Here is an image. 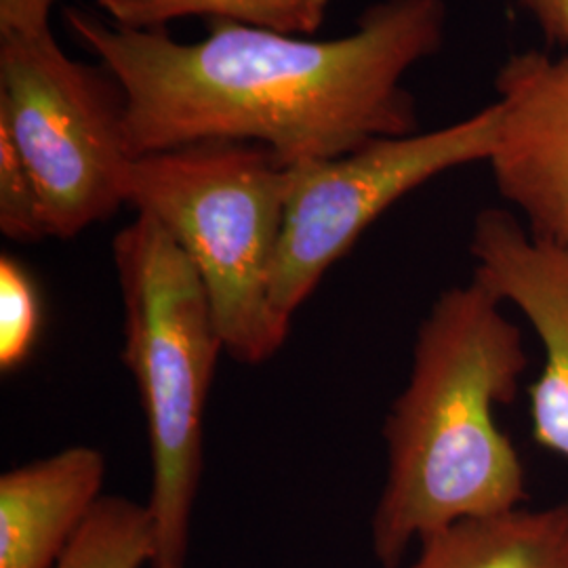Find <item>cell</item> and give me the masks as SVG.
<instances>
[{
	"mask_svg": "<svg viewBox=\"0 0 568 568\" xmlns=\"http://www.w3.org/2000/svg\"><path fill=\"white\" fill-rule=\"evenodd\" d=\"M65 21L121 87L133 159L234 142L300 166L415 133L405 77L443 44L447 4L379 0L331 41L211 21L204 39L182 42L79 9H68Z\"/></svg>",
	"mask_w": 568,
	"mask_h": 568,
	"instance_id": "obj_1",
	"label": "cell"
},
{
	"mask_svg": "<svg viewBox=\"0 0 568 568\" xmlns=\"http://www.w3.org/2000/svg\"><path fill=\"white\" fill-rule=\"evenodd\" d=\"M476 278L447 288L417 328L405 389L384 424L386 485L371 520L384 568L462 520L520 508L525 467L493 408L509 405L528 366L523 331Z\"/></svg>",
	"mask_w": 568,
	"mask_h": 568,
	"instance_id": "obj_2",
	"label": "cell"
},
{
	"mask_svg": "<svg viewBox=\"0 0 568 568\" xmlns=\"http://www.w3.org/2000/svg\"><path fill=\"white\" fill-rule=\"evenodd\" d=\"M112 260L122 300V361L131 371L152 457V568H183L203 476V422L225 352L203 281L148 213L119 230Z\"/></svg>",
	"mask_w": 568,
	"mask_h": 568,
	"instance_id": "obj_3",
	"label": "cell"
},
{
	"mask_svg": "<svg viewBox=\"0 0 568 568\" xmlns=\"http://www.w3.org/2000/svg\"><path fill=\"white\" fill-rule=\"evenodd\" d=\"M288 166L257 143L209 142L133 159L124 203L166 227L196 267L227 356L270 361L288 335L270 288Z\"/></svg>",
	"mask_w": 568,
	"mask_h": 568,
	"instance_id": "obj_4",
	"label": "cell"
},
{
	"mask_svg": "<svg viewBox=\"0 0 568 568\" xmlns=\"http://www.w3.org/2000/svg\"><path fill=\"white\" fill-rule=\"evenodd\" d=\"M0 129L39 185L53 239H74L126 204L133 156L121 87L105 68L72 60L51 28L0 39Z\"/></svg>",
	"mask_w": 568,
	"mask_h": 568,
	"instance_id": "obj_5",
	"label": "cell"
},
{
	"mask_svg": "<svg viewBox=\"0 0 568 568\" xmlns=\"http://www.w3.org/2000/svg\"><path fill=\"white\" fill-rule=\"evenodd\" d=\"M497 131L499 108L490 103L436 131L384 138L331 161L288 166L283 239L270 288L274 314L291 328L295 312L368 225L429 180L488 163Z\"/></svg>",
	"mask_w": 568,
	"mask_h": 568,
	"instance_id": "obj_6",
	"label": "cell"
},
{
	"mask_svg": "<svg viewBox=\"0 0 568 568\" xmlns=\"http://www.w3.org/2000/svg\"><path fill=\"white\" fill-rule=\"evenodd\" d=\"M497 93L499 131L488 159L497 190L535 239L568 248V58L514 55Z\"/></svg>",
	"mask_w": 568,
	"mask_h": 568,
	"instance_id": "obj_7",
	"label": "cell"
},
{
	"mask_svg": "<svg viewBox=\"0 0 568 568\" xmlns=\"http://www.w3.org/2000/svg\"><path fill=\"white\" fill-rule=\"evenodd\" d=\"M474 278L514 304L539 335L544 368L530 386L532 438L568 459V248L527 234L501 209H487L471 232Z\"/></svg>",
	"mask_w": 568,
	"mask_h": 568,
	"instance_id": "obj_8",
	"label": "cell"
},
{
	"mask_svg": "<svg viewBox=\"0 0 568 568\" xmlns=\"http://www.w3.org/2000/svg\"><path fill=\"white\" fill-rule=\"evenodd\" d=\"M105 457L93 447L55 455L0 476V568H55L102 501Z\"/></svg>",
	"mask_w": 568,
	"mask_h": 568,
	"instance_id": "obj_9",
	"label": "cell"
},
{
	"mask_svg": "<svg viewBox=\"0 0 568 568\" xmlns=\"http://www.w3.org/2000/svg\"><path fill=\"white\" fill-rule=\"evenodd\" d=\"M408 568H568V501L443 528Z\"/></svg>",
	"mask_w": 568,
	"mask_h": 568,
	"instance_id": "obj_10",
	"label": "cell"
},
{
	"mask_svg": "<svg viewBox=\"0 0 568 568\" xmlns=\"http://www.w3.org/2000/svg\"><path fill=\"white\" fill-rule=\"evenodd\" d=\"M331 0H98L112 23L131 30H164L171 21H236L295 37H310L326 20Z\"/></svg>",
	"mask_w": 568,
	"mask_h": 568,
	"instance_id": "obj_11",
	"label": "cell"
},
{
	"mask_svg": "<svg viewBox=\"0 0 568 568\" xmlns=\"http://www.w3.org/2000/svg\"><path fill=\"white\" fill-rule=\"evenodd\" d=\"M156 554L154 520L148 504L102 497L55 568L152 567Z\"/></svg>",
	"mask_w": 568,
	"mask_h": 568,
	"instance_id": "obj_12",
	"label": "cell"
},
{
	"mask_svg": "<svg viewBox=\"0 0 568 568\" xmlns=\"http://www.w3.org/2000/svg\"><path fill=\"white\" fill-rule=\"evenodd\" d=\"M41 293L23 265L0 257V368L4 373L23 365L41 333Z\"/></svg>",
	"mask_w": 568,
	"mask_h": 568,
	"instance_id": "obj_13",
	"label": "cell"
},
{
	"mask_svg": "<svg viewBox=\"0 0 568 568\" xmlns=\"http://www.w3.org/2000/svg\"><path fill=\"white\" fill-rule=\"evenodd\" d=\"M0 230L16 243H37L51 239L41 192L28 164L0 129Z\"/></svg>",
	"mask_w": 568,
	"mask_h": 568,
	"instance_id": "obj_14",
	"label": "cell"
},
{
	"mask_svg": "<svg viewBox=\"0 0 568 568\" xmlns=\"http://www.w3.org/2000/svg\"><path fill=\"white\" fill-rule=\"evenodd\" d=\"M55 0H0V39L37 34L51 28Z\"/></svg>",
	"mask_w": 568,
	"mask_h": 568,
	"instance_id": "obj_15",
	"label": "cell"
},
{
	"mask_svg": "<svg viewBox=\"0 0 568 568\" xmlns=\"http://www.w3.org/2000/svg\"><path fill=\"white\" fill-rule=\"evenodd\" d=\"M549 41L568 49V0H520Z\"/></svg>",
	"mask_w": 568,
	"mask_h": 568,
	"instance_id": "obj_16",
	"label": "cell"
},
{
	"mask_svg": "<svg viewBox=\"0 0 568 568\" xmlns=\"http://www.w3.org/2000/svg\"><path fill=\"white\" fill-rule=\"evenodd\" d=\"M183 568H185V567H183Z\"/></svg>",
	"mask_w": 568,
	"mask_h": 568,
	"instance_id": "obj_17",
	"label": "cell"
}]
</instances>
